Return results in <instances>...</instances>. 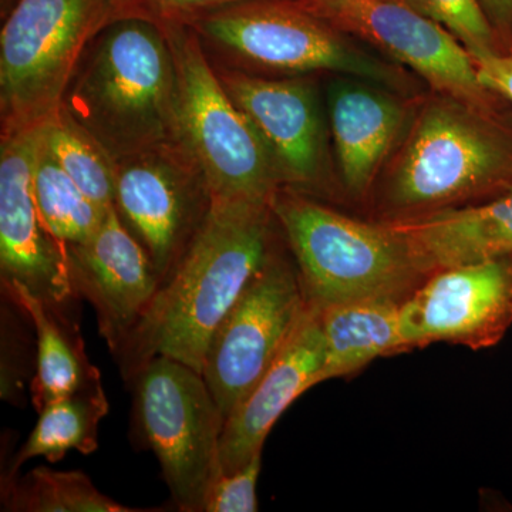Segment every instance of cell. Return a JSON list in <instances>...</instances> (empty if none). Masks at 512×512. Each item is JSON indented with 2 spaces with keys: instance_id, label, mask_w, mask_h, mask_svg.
I'll return each instance as SVG.
<instances>
[{
  "instance_id": "obj_1",
  "label": "cell",
  "mask_w": 512,
  "mask_h": 512,
  "mask_svg": "<svg viewBox=\"0 0 512 512\" xmlns=\"http://www.w3.org/2000/svg\"><path fill=\"white\" fill-rule=\"evenodd\" d=\"M281 241L271 205L211 198L184 255L116 353L126 379L156 356L202 375L215 330Z\"/></svg>"
},
{
  "instance_id": "obj_2",
  "label": "cell",
  "mask_w": 512,
  "mask_h": 512,
  "mask_svg": "<svg viewBox=\"0 0 512 512\" xmlns=\"http://www.w3.org/2000/svg\"><path fill=\"white\" fill-rule=\"evenodd\" d=\"M512 190V111L488 113L427 90L362 217L403 224Z\"/></svg>"
},
{
  "instance_id": "obj_3",
  "label": "cell",
  "mask_w": 512,
  "mask_h": 512,
  "mask_svg": "<svg viewBox=\"0 0 512 512\" xmlns=\"http://www.w3.org/2000/svg\"><path fill=\"white\" fill-rule=\"evenodd\" d=\"M63 106L114 161L181 148L177 67L163 26L140 16L111 22L94 40Z\"/></svg>"
},
{
  "instance_id": "obj_4",
  "label": "cell",
  "mask_w": 512,
  "mask_h": 512,
  "mask_svg": "<svg viewBox=\"0 0 512 512\" xmlns=\"http://www.w3.org/2000/svg\"><path fill=\"white\" fill-rule=\"evenodd\" d=\"M269 205L316 308L403 303L431 274L412 241L392 224L348 214L291 187L278 188Z\"/></svg>"
},
{
  "instance_id": "obj_5",
  "label": "cell",
  "mask_w": 512,
  "mask_h": 512,
  "mask_svg": "<svg viewBox=\"0 0 512 512\" xmlns=\"http://www.w3.org/2000/svg\"><path fill=\"white\" fill-rule=\"evenodd\" d=\"M188 26L266 72L289 77L346 74L409 97L430 90L416 74L336 28L305 0H241Z\"/></svg>"
},
{
  "instance_id": "obj_6",
  "label": "cell",
  "mask_w": 512,
  "mask_h": 512,
  "mask_svg": "<svg viewBox=\"0 0 512 512\" xmlns=\"http://www.w3.org/2000/svg\"><path fill=\"white\" fill-rule=\"evenodd\" d=\"M161 26L177 67L178 136L185 157L211 198L269 204L284 183L265 141L208 63L198 33L188 25Z\"/></svg>"
},
{
  "instance_id": "obj_7",
  "label": "cell",
  "mask_w": 512,
  "mask_h": 512,
  "mask_svg": "<svg viewBox=\"0 0 512 512\" xmlns=\"http://www.w3.org/2000/svg\"><path fill=\"white\" fill-rule=\"evenodd\" d=\"M117 19L116 0H18L0 33L2 131L52 119L87 47Z\"/></svg>"
},
{
  "instance_id": "obj_8",
  "label": "cell",
  "mask_w": 512,
  "mask_h": 512,
  "mask_svg": "<svg viewBox=\"0 0 512 512\" xmlns=\"http://www.w3.org/2000/svg\"><path fill=\"white\" fill-rule=\"evenodd\" d=\"M134 427L156 454L178 510L204 512L221 473L225 419L204 376L183 362L156 356L133 376Z\"/></svg>"
},
{
  "instance_id": "obj_9",
  "label": "cell",
  "mask_w": 512,
  "mask_h": 512,
  "mask_svg": "<svg viewBox=\"0 0 512 512\" xmlns=\"http://www.w3.org/2000/svg\"><path fill=\"white\" fill-rule=\"evenodd\" d=\"M311 303L284 235L212 336L202 376L227 420L292 339Z\"/></svg>"
},
{
  "instance_id": "obj_10",
  "label": "cell",
  "mask_w": 512,
  "mask_h": 512,
  "mask_svg": "<svg viewBox=\"0 0 512 512\" xmlns=\"http://www.w3.org/2000/svg\"><path fill=\"white\" fill-rule=\"evenodd\" d=\"M336 28L409 70L433 92L446 94L488 113L512 106L488 89L473 56L440 26L402 0H305Z\"/></svg>"
},
{
  "instance_id": "obj_11",
  "label": "cell",
  "mask_w": 512,
  "mask_h": 512,
  "mask_svg": "<svg viewBox=\"0 0 512 512\" xmlns=\"http://www.w3.org/2000/svg\"><path fill=\"white\" fill-rule=\"evenodd\" d=\"M218 74L271 151L284 187L342 202L315 80L269 79L238 70Z\"/></svg>"
},
{
  "instance_id": "obj_12",
  "label": "cell",
  "mask_w": 512,
  "mask_h": 512,
  "mask_svg": "<svg viewBox=\"0 0 512 512\" xmlns=\"http://www.w3.org/2000/svg\"><path fill=\"white\" fill-rule=\"evenodd\" d=\"M402 326L410 352L498 345L512 326V254L437 269L402 303Z\"/></svg>"
},
{
  "instance_id": "obj_13",
  "label": "cell",
  "mask_w": 512,
  "mask_h": 512,
  "mask_svg": "<svg viewBox=\"0 0 512 512\" xmlns=\"http://www.w3.org/2000/svg\"><path fill=\"white\" fill-rule=\"evenodd\" d=\"M185 161L181 148L116 161L114 207L146 249L161 282L173 272L211 205L201 175Z\"/></svg>"
},
{
  "instance_id": "obj_14",
  "label": "cell",
  "mask_w": 512,
  "mask_h": 512,
  "mask_svg": "<svg viewBox=\"0 0 512 512\" xmlns=\"http://www.w3.org/2000/svg\"><path fill=\"white\" fill-rule=\"evenodd\" d=\"M43 124L2 131L0 271L2 282H19L47 305L63 309L77 295L67 249L46 228L33 192Z\"/></svg>"
},
{
  "instance_id": "obj_15",
  "label": "cell",
  "mask_w": 512,
  "mask_h": 512,
  "mask_svg": "<svg viewBox=\"0 0 512 512\" xmlns=\"http://www.w3.org/2000/svg\"><path fill=\"white\" fill-rule=\"evenodd\" d=\"M414 100L360 77L332 74L329 79L326 110L333 167L343 204L359 215L402 140Z\"/></svg>"
},
{
  "instance_id": "obj_16",
  "label": "cell",
  "mask_w": 512,
  "mask_h": 512,
  "mask_svg": "<svg viewBox=\"0 0 512 512\" xmlns=\"http://www.w3.org/2000/svg\"><path fill=\"white\" fill-rule=\"evenodd\" d=\"M67 261L74 291L93 306L116 355L157 295L160 275L114 205L89 241L67 247Z\"/></svg>"
},
{
  "instance_id": "obj_17",
  "label": "cell",
  "mask_w": 512,
  "mask_h": 512,
  "mask_svg": "<svg viewBox=\"0 0 512 512\" xmlns=\"http://www.w3.org/2000/svg\"><path fill=\"white\" fill-rule=\"evenodd\" d=\"M323 362L325 336L320 309L311 305L281 355L225 420L220 444L222 473H232L262 453L279 417L319 384Z\"/></svg>"
},
{
  "instance_id": "obj_18",
  "label": "cell",
  "mask_w": 512,
  "mask_h": 512,
  "mask_svg": "<svg viewBox=\"0 0 512 512\" xmlns=\"http://www.w3.org/2000/svg\"><path fill=\"white\" fill-rule=\"evenodd\" d=\"M412 241L431 274L512 254V190L490 200L392 224Z\"/></svg>"
},
{
  "instance_id": "obj_19",
  "label": "cell",
  "mask_w": 512,
  "mask_h": 512,
  "mask_svg": "<svg viewBox=\"0 0 512 512\" xmlns=\"http://www.w3.org/2000/svg\"><path fill=\"white\" fill-rule=\"evenodd\" d=\"M2 288L35 329L36 373L30 393L37 412L53 400L99 382V369L89 362L79 329L63 309L47 305L19 282H2Z\"/></svg>"
},
{
  "instance_id": "obj_20",
  "label": "cell",
  "mask_w": 512,
  "mask_h": 512,
  "mask_svg": "<svg viewBox=\"0 0 512 512\" xmlns=\"http://www.w3.org/2000/svg\"><path fill=\"white\" fill-rule=\"evenodd\" d=\"M325 362L319 384L352 377L382 357L410 352L404 339L402 303L355 301L320 309Z\"/></svg>"
},
{
  "instance_id": "obj_21",
  "label": "cell",
  "mask_w": 512,
  "mask_h": 512,
  "mask_svg": "<svg viewBox=\"0 0 512 512\" xmlns=\"http://www.w3.org/2000/svg\"><path fill=\"white\" fill-rule=\"evenodd\" d=\"M107 413L109 400L101 380L47 403L39 410L35 429L13 458L2 484L15 480L23 464L32 458L45 457L50 463H57L69 451L94 453L99 447L100 421Z\"/></svg>"
},
{
  "instance_id": "obj_22",
  "label": "cell",
  "mask_w": 512,
  "mask_h": 512,
  "mask_svg": "<svg viewBox=\"0 0 512 512\" xmlns=\"http://www.w3.org/2000/svg\"><path fill=\"white\" fill-rule=\"evenodd\" d=\"M33 192L46 228L66 249L89 241L111 208L104 210L80 190L53 157L43 133L33 167Z\"/></svg>"
},
{
  "instance_id": "obj_23",
  "label": "cell",
  "mask_w": 512,
  "mask_h": 512,
  "mask_svg": "<svg viewBox=\"0 0 512 512\" xmlns=\"http://www.w3.org/2000/svg\"><path fill=\"white\" fill-rule=\"evenodd\" d=\"M2 505L15 512H144L111 500L80 471L33 468L2 484Z\"/></svg>"
},
{
  "instance_id": "obj_24",
  "label": "cell",
  "mask_w": 512,
  "mask_h": 512,
  "mask_svg": "<svg viewBox=\"0 0 512 512\" xmlns=\"http://www.w3.org/2000/svg\"><path fill=\"white\" fill-rule=\"evenodd\" d=\"M43 138L60 167L80 190L109 210L116 198V161L66 107L43 124Z\"/></svg>"
},
{
  "instance_id": "obj_25",
  "label": "cell",
  "mask_w": 512,
  "mask_h": 512,
  "mask_svg": "<svg viewBox=\"0 0 512 512\" xmlns=\"http://www.w3.org/2000/svg\"><path fill=\"white\" fill-rule=\"evenodd\" d=\"M447 29L473 57L504 53L497 33L478 0H402Z\"/></svg>"
},
{
  "instance_id": "obj_26",
  "label": "cell",
  "mask_w": 512,
  "mask_h": 512,
  "mask_svg": "<svg viewBox=\"0 0 512 512\" xmlns=\"http://www.w3.org/2000/svg\"><path fill=\"white\" fill-rule=\"evenodd\" d=\"M262 453L232 473H221L208 490L204 512H256Z\"/></svg>"
},
{
  "instance_id": "obj_27",
  "label": "cell",
  "mask_w": 512,
  "mask_h": 512,
  "mask_svg": "<svg viewBox=\"0 0 512 512\" xmlns=\"http://www.w3.org/2000/svg\"><path fill=\"white\" fill-rule=\"evenodd\" d=\"M241 0H116L119 18L140 16L167 25H191L195 19Z\"/></svg>"
},
{
  "instance_id": "obj_28",
  "label": "cell",
  "mask_w": 512,
  "mask_h": 512,
  "mask_svg": "<svg viewBox=\"0 0 512 512\" xmlns=\"http://www.w3.org/2000/svg\"><path fill=\"white\" fill-rule=\"evenodd\" d=\"M481 82L512 106V50L500 55L473 57Z\"/></svg>"
},
{
  "instance_id": "obj_29",
  "label": "cell",
  "mask_w": 512,
  "mask_h": 512,
  "mask_svg": "<svg viewBox=\"0 0 512 512\" xmlns=\"http://www.w3.org/2000/svg\"><path fill=\"white\" fill-rule=\"evenodd\" d=\"M497 33L504 53L512 50V0H478Z\"/></svg>"
}]
</instances>
